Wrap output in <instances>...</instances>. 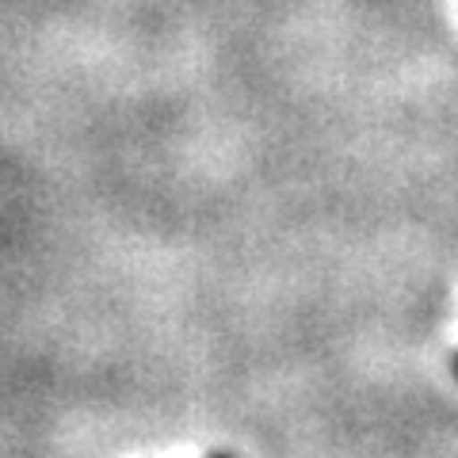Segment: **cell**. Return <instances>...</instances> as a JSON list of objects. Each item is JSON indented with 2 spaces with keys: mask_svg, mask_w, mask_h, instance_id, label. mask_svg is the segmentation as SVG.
Instances as JSON below:
<instances>
[{
  "mask_svg": "<svg viewBox=\"0 0 458 458\" xmlns=\"http://www.w3.org/2000/svg\"><path fill=\"white\" fill-rule=\"evenodd\" d=\"M214 458H229V454H214Z\"/></svg>",
  "mask_w": 458,
  "mask_h": 458,
  "instance_id": "6da1fadb",
  "label": "cell"
},
{
  "mask_svg": "<svg viewBox=\"0 0 458 458\" xmlns=\"http://www.w3.org/2000/svg\"><path fill=\"white\" fill-rule=\"evenodd\" d=\"M454 370H458V360H454Z\"/></svg>",
  "mask_w": 458,
  "mask_h": 458,
  "instance_id": "7a4b0ae2",
  "label": "cell"
}]
</instances>
